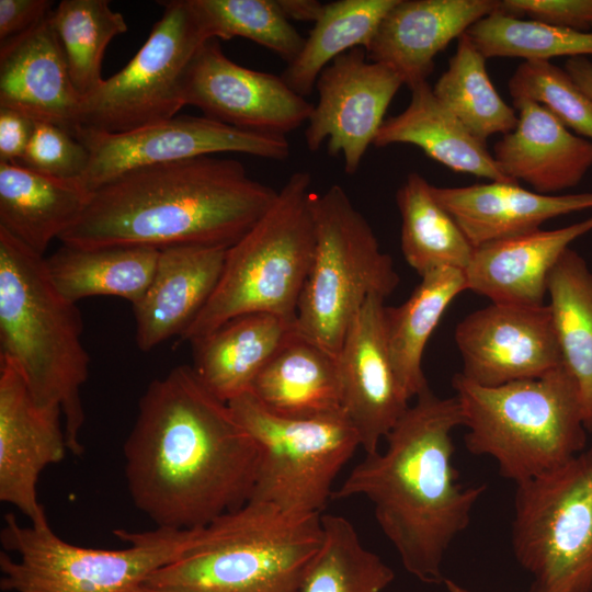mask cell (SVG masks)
<instances>
[{"instance_id":"obj_1","label":"cell","mask_w":592,"mask_h":592,"mask_svg":"<svg viewBox=\"0 0 592 592\" xmlns=\"http://www.w3.org/2000/svg\"><path fill=\"white\" fill-rule=\"evenodd\" d=\"M134 505L156 527H202L249 501L258 446L192 366L153 379L124 444Z\"/></svg>"},{"instance_id":"obj_2","label":"cell","mask_w":592,"mask_h":592,"mask_svg":"<svg viewBox=\"0 0 592 592\" xmlns=\"http://www.w3.org/2000/svg\"><path fill=\"white\" fill-rule=\"evenodd\" d=\"M460 425L457 397L426 388L385 437L386 449L366 454L331 497L367 498L405 569L428 584L444 583L445 554L486 490L458 482L452 432Z\"/></svg>"},{"instance_id":"obj_3","label":"cell","mask_w":592,"mask_h":592,"mask_svg":"<svg viewBox=\"0 0 592 592\" xmlns=\"http://www.w3.org/2000/svg\"><path fill=\"white\" fill-rule=\"evenodd\" d=\"M277 193L230 158L204 156L140 168L92 192L82 215L59 240L76 248H229Z\"/></svg>"},{"instance_id":"obj_4","label":"cell","mask_w":592,"mask_h":592,"mask_svg":"<svg viewBox=\"0 0 592 592\" xmlns=\"http://www.w3.org/2000/svg\"><path fill=\"white\" fill-rule=\"evenodd\" d=\"M82 332L80 311L54 285L45 258L0 229V356L14 364L37 405L61 410L77 456L90 364Z\"/></svg>"},{"instance_id":"obj_5","label":"cell","mask_w":592,"mask_h":592,"mask_svg":"<svg viewBox=\"0 0 592 592\" xmlns=\"http://www.w3.org/2000/svg\"><path fill=\"white\" fill-rule=\"evenodd\" d=\"M321 515L249 500L192 530L183 554L144 583L212 592H294L322 544Z\"/></svg>"},{"instance_id":"obj_6","label":"cell","mask_w":592,"mask_h":592,"mask_svg":"<svg viewBox=\"0 0 592 592\" xmlns=\"http://www.w3.org/2000/svg\"><path fill=\"white\" fill-rule=\"evenodd\" d=\"M465 444L492 457L516 485L547 474L585 448L588 430L577 384L563 366L531 379L487 387L456 373Z\"/></svg>"},{"instance_id":"obj_7","label":"cell","mask_w":592,"mask_h":592,"mask_svg":"<svg viewBox=\"0 0 592 592\" xmlns=\"http://www.w3.org/2000/svg\"><path fill=\"white\" fill-rule=\"evenodd\" d=\"M310 186L309 172L291 174L271 207L228 248L219 282L182 340L193 343L246 314L296 321L316 246Z\"/></svg>"},{"instance_id":"obj_8","label":"cell","mask_w":592,"mask_h":592,"mask_svg":"<svg viewBox=\"0 0 592 592\" xmlns=\"http://www.w3.org/2000/svg\"><path fill=\"white\" fill-rule=\"evenodd\" d=\"M316 246L296 314V332L338 355L369 296L386 299L399 284L392 259L344 189L312 193Z\"/></svg>"},{"instance_id":"obj_9","label":"cell","mask_w":592,"mask_h":592,"mask_svg":"<svg viewBox=\"0 0 592 592\" xmlns=\"http://www.w3.org/2000/svg\"><path fill=\"white\" fill-rule=\"evenodd\" d=\"M128 546L100 549L70 544L45 525H21L12 513L0 533V589L5 592H128L179 558L192 530H117Z\"/></svg>"},{"instance_id":"obj_10","label":"cell","mask_w":592,"mask_h":592,"mask_svg":"<svg viewBox=\"0 0 592 592\" xmlns=\"http://www.w3.org/2000/svg\"><path fill=\"white\" fill-rule=\"evenodd\" d=\"M228 403L259 449L249 500L291 513L321 514L338 474L361 447L345 412L285 415L266 408L250 391Z\"/></svg>"},{"instance_id":"obj_11","label":"cell","mask_w":592,"mask_h":592,"mask_svg":"<svg viewBox=\"0 0 592 592\" xmlns=\"http://www.w3.org/2000/svg\"><path fill=\"white\" fill-rule=\"evenodd\" d=\"M512 547L530 592H592V445L516 485Z\"/></svg>"},{"instance_id":"obj_12","label":"cell","mask_w":592,"mask_h":592,"mask_svg":"<svg viewBox=\"0 0 592 592\" xmlns=\"http://www.w3.org/2000/svg\"><path fill=\"white\" fill-rule=\"evenodd\" d=\"M161 18L130 61L83 99L80 126L124 133L177 115L183 77L208 39L190 0L160 1Z\"/></svg>"},{"instance_id":"obj_13","label":"cell","mask_w":592,"mask_h":592,"mask_svg":"<svg viewBox=\"0 0 592 592\" xmlns=\"http://www.w3.org/2000/svg\"><path fill=\"white\" fill-rule=\"evenodd\" d=\"M73 136L90 155L80 179L90 192L136 169L214 153L238 152L272 160L289 155L285 136L248 132L206 116L175 115L124 133L79 126Z\"/></svg>"},{"instance_id":"obj_14","label":"cell","mask_w":592,"mask_h":592,"mask_svg":"<svg viewBox=\"0 0 592 592\" xmlns=\"http://www.w3.org/2000/svg\"><path fill=\"white\" fill-rule=\"evenodd\" d=\"M185 105L239 129L285 136L308 122L314 105L280 76L230 60L218 39L206 41L183 77Z\"/></svg>"},{"instance_id":"obj_15","label":"cell","mask_w":592,"mask_h":592,"mask_svg":"<svg viewBox=\"0 0 592 592\" xmlns=\"http://www.w3.org/2000/svg\"><path fill=\"white\" fill-rule=\"evenodd\" d=\"M402 84L392 68L368 61L362 47L338 56L316 81L318 102L305 130L307 148L317 151L327 140L329 155L341 153L345 172L354 174Z\"/></svg>"},{"instance_id":"obj_16","label":"cell","mask_w":592,"mask_h":592,"mask_svg":"<svg viewBox=\"0 0 592 592\" xmlns=\"http://www.w3.org/2000/svg\"><path fill=\"white\" fill-rule=\"evenodd\" d=\"M460 374L493 387L538 378L562 365L549 306L491 303L455 329Z\"/></svg>"},{"instance_id":"obj_17","label":"cell","mask_w":592,"mask_h":592,"mask_svg":"<svg viewBox=\"0 0 592 592\" xmlns=\"http://www.w3.org/2000/svg\"><path fill=\"white\" fill-rule=\"evenodd\" d=\"M61 418L59 408L37 405L14 364L0 356V500L31 525L49 523L37 483L42 471L69 451Z\"/></svg>"},{"instance_id":"obj_18","label":"cell","mask_w":592,"mask_h":592,"mask_svg":"<svg viewBox=\"0 0 592 592\" xmlns=\"http://www.w3.org/2000/svg\"><path fill=\"white\" fill-rule=\"evenodd\" d=\"M384 303L375 295L365 300L337 355L342 408L366 454L378 451L410 400L390 360Z\"/></svg>"},{"instance_id":"obj_19","label":"cell","mask_w":592,"mask_h":592,"mask_svg":"<svg viewBox=\"0 0 592 592\" xmlns=\"http://www.w3.org/2000/svg\"><path fill=\"white\" fill-rule=\"evenodd\" d=\"M50 15L29 32L0 43V107L73 135L80 126L83 98L73 86Z\"/></svg>"},{"instance_id":"obj_20","label":"cell","mask_w":592,"mask_h":592,"mask_svg":"<svg viewBox=\"0 0 592 592\" xmlns=\"http://www.w3.org/2000/svg\"><path fill=\"white\" fill-rule=\"evenodd\" d=\"M499 0H397L380 22L366 54L392 68L409 88L426 81L435 56Z\"/></svg>"},{"instance_id":"obj_21","label":"cell","mask_w":592,"mask_h":592,"mask_svg":"<svg viewBox=\"0 0 592 592\" xmlns=\"http://www.w3.org/2000/svg\"><path fill=\"white\" fill-rule=\"evenodd\" d=\"M228 247L177 246L161 249L150 284L133 305L135 341L148 352L189 329L213 295Z\"/></svg>"},{"instance_id":"obj_22","label":"cell","mask_w":592,"mask_h":592,"mask_svg":"<svg viewBox=\"0 0 592 592\" xmlns=\"http://www.w3.org/2000/svg\"><path fill=\"white\" fill-rule=\"evenodd\" d=\"M513 107L517 123L493 147L501 171L540 194L578 185L592 168V141L571 133L534 101H513Z\"/></svg>"},{"instance_id":"obj_23","label":"cell","mask_w":592,"mask_h":592,"mask_svg":"<svg viewBox=\"0 0 592 592\" xmlns=\"http://www.w3.org/2000/svg\"><path fill=\"white\" fill-rule=\"evenodd\" d=\"M591 230L592 216L477 247L465 270L467 289L491 303L544 305L550 272L569 244Z\"/></svg>"},{"instance_id":"obj_24","label":"cell","mask_w":592,"mask_h":592,"mask_svg":"<svg viewBox=\"0 0 592 592\" xmlns=\"http://www.w3.org/2000/svg\"><path fill=\"white\" fill-rule=\"evenodd\" d=\"M431 190L475 248L537 230L558 216L592 209V191L549 195L499 181L456 187L432 185Z\"/></svg>"},{"instance_id":"obj_25","label":"cell","mask_w":592,"mask_h":592,"mask_svg":"<svg viewBox=\"0 0 592 592\" xmlns=\"http://www.w3.org/2000/svg\"><path fill=\"white\" fill-rule=\"evenodd\" d=\"M91 196L79 180L0 162V229L38 255L79 219Z\"/></svg>"},{"instance_id":"obj_26","label":"cell","mask_w":592,"mask_h":592,"mask_svg":"<svg viewBox=\"0 0 592 592\" xmlns=\"http://www.w3.org/2000/svg\"><path fill=\"white\" fill-rule=\"evenodd\" d=\"M295 333V322L282 317L241 315L192 343V367L215 396L228 402L251 389L260 372Z\"/></svg>"},{"instance_id":"obj_27","label":"cell","mask_w":592,"mask_h":592,"mask_svg":"<svg viewBox=\"0 0 592 592\" xmlns=\"http://www.w3.org/2000/svg\"><path fill=\"white\" fill-rule=\"evenodd\" d=\"M409 89L408 106L384 121L373 145H413L454 172L468 173L489 182H514L501 171L486 144L474 137L435 96L428 80Z\"/></svg>"},{"instance_id":"obj_28","label":"cell","mask_w":592,"mask_h":592,"mask_svg":"<svg viewBox=\"0 0 592 592\" xmlns=\"http://www.w3.org/2000/svg\"><path fill=\"white\" fill-rule=\"evenodd\" d=\"M249 391L266 408L285 415L343 410L337 356L297 332L264 366Z\"/></svg>"},{"instance_id":"obj_29","label":"cell","mask_w":592,"mask_h":592,"mask_svg":"<svg viewBox=\"0 0 592 592\" xmlns=\"http://www.w3.org/2000/svg\"><path fill=\"white\" fill-rule=\"evenodd\" d=\"M159 252L149 247L62 244L45 263L56 288L75 304L92 296H116L134 305L152 280Z\"/></svg>"},{"instance_id":"obj_30","label":"cell","mask_w":592,"mask_h":592,"mask_svg":"<svg viewBox=\"0 0 592 592\" xmlns=\"http://www.w3.org/2000/svg\"><path fill=\"white\" fill-rule=\"evenodd\" d=\"M464 291H467L464 271L439 267L421 276L402 305L385 308L390 360L409 399L429 388L422 369L424 349L446 308Z\"/></svg>"},{"instance_id":"obj_31","label":"cell","mask_w":592,"mask_h":592,"mask_svg":"<svg viewBox=\"0 0 592 592\" xmlns=\"http://www.w3.org/2000/svg\"><path fill=\"white\" fill-rule=\"evenodd\" d=\"M547 295L562 364L577 384L592 432V272L570 248L549 274Z\"/></svg>"},{"instance_id":"obj_32","label":"cell","mask_w":592,"mask_h":592,"mask_svg":"<svg viewBox=\"0 0 592 592\" xmlns=\"http://www.w3.org/2000/svg\"><path fill=\"white\" fill-rule=\"evenodd\" d=\"M431 187L421 174L410 172L397 191L402 254L420 276L439 267L465 272L475 247Z\"/></svg>"},{"instance_id":"obj_33","label":"cell","mask_w":592,"mask_h":592,"mask_svg":"<svg viewBox=\"0 0 592 592\" xmlns=\"http://www.w3.org/2000/svg\"><path fill=\"white\" fill-rule=\"evenodd\" d=\"M397 0H338L325 4L283 80L301 96L310 94L320 72L352 48L367 49L380 22Z\"/></svg>"},{"instance_id":"obj_34","label":"cell","mask_w":592,"mask_h":592,"mask_svg":"<svg viewBox=\"0 0 592 592\" xmlns=\"http://www.w3.org/2000/svg\"><path fill=\"white\" fill-rule=\"evenodd\" d=\"M486 58L464 33L456 52L433 88L435 96L478 140L510 133L517 123L516 110L496 90Z\"/></svg>"},{"instance_id":"obj_35","label":"cell","mask_w":592,"mask_h":592,"mask_svg":"<svg viewBox=\"0 0 592 592\" xmlns=\"http://www.w3.org/2000/svg\"><path fill=\"white\" fill-rule=\"evenodd\" d=\"M321 523L322 544L294 592H383L392 582V569L363 545L348 519L326 514Z\"/></svg>"},{"instance_id":"obj_36","label":"cell","mask_w":592,"mask_h":592,"mask_svg":"<svg viewBox=\"0 0 592 592\" xmlns=\"http://www.w3.org/2000/svg\"><path fill=\"white\" fill-rule=\"evenodd\" d=\"M50 19L73 86L86 99L104 81V52L115 36L127 32V23L107 0H62Z\"/></svg>"},{"instance_id":"obj_37","label":"cell","mask_w":592,"mask_h":592,"mask_svg":"<svg viewBox=\"0 0 592 592\" xmlns=\"http://www.w3.org/2000/svg\"><path fill=\"white\" fill-rule=\"evenodd\" d=\"M488 58L550 61L556 57L592 56V32H579L493 12L466 32Z\"/></svg>"},{"instance_id":"obj_38","label":"cell","mask_w":592,"mask_h":592,"mask_svg":"<svg viewBox=\"0 0 592 592\" xmlns=\"http://www.w3.org/2000/svg\"><path fill=\"white\" fill-rule=\"evenodd\" d=\"M208 38L240 36L277 54L287 64L305 39L283 14L276 0H190Z\"/></svg>"},{"instance_id":"obj_39","label":"cell","mask_w":592,"mask_h":592,"mask_svg":"<svg viewBox=\"0 0 592 592\" xmlns=\"http://www.w3.org/2000/svg\"><path fill=\"white\" fill-rule=\"evenodd\" d=\"M508 89L513 101L543 105L568 129L592 141V98L565 68L550 61H523L510 77Z\"/></svg>"},{"instance_id":"obj_40","label":"cell","mask_w":592,"mask_h":592,"mask_svg":"<svg viewBox=\"0 0 592 592\" xmlns=\"http://www.w3.org/2000/svg\"><path fill=\"white\" fill-rule=\"evenodd\" d=\"M89 157L87 147L70 132L48 122L35 121L19 163L47 175L80 181Z\"/></svg>"},{"instance_id":"obj_41","label":"cell","mask_w":592,"mask_h":592,"mask_svg":"<svg viewBox=\"0 0 592 592\" xmlns=\"http://www.w3.org/2000/svg\"><path fill=\"white\" fill-rule=\"evenodd\" d=\"M497 12L579 32H592V0H499Z\"/></svg>"},{"instance_id":"obj_42","label":"cell","mask_w":592,"mask_h":592,"mask_svg":"<svg viewBox=\"0 0 592 592\" xmlns=\"http://www.w3.org/2000/svg\"><path fill=\"white\" fill-rule=\"evenodd\" d=\"M50 0H0V43L37 26L53 12Z\"/></svg>"},{"instance_id":"obj_43","label":"cell","mask_w":592,"mask_h":592,"mask_svg":"<svg viewBox=\"0 0 592 592\" xmlns=\"http://www.w3.org/2000/svg\"><path fill=\"white\" fill-rule=\"evenodd\" d=\"M34 122L27 115L0 107V162H20L31 139Z\"/></svg>"},{"instance_id":"obj_44","label":"cell","mask_w":592,"mask_h":592,"mask_svg":"<svg viewBox=\"0 0 592 592\" xmlns=\"http://www.w3.org/2000/svg\"><path fill=\"white\" fill-rule=\"evenodd\" d=\"M283 14L291 21L314 22L320 18L325 4L317 0H276Z\"/></svg>"},{"instance_id":"obj_45","label":"cell","mask_w":592,"mask_h":592,"mask_svg":"<svg viewBox=\"0 0 592 592\" xmlns=\"http://www.w3.org/2000/svg\"><path fill=\"white\" fill-rule=\"evenodd\" d=\"M565 70L592 98V60L584 56L568 58Z\"/></svg>"},{"instance_id":"obj_46","label":"cell","mask_w":592,"mask_h":592,"mask_svg":"<svg viewBox=\"0 0 592 592\" xmlns=\"http://www.w3.org/2000/svg\"><path fill=\"white\" fill-rule=\"evenodd\" d=\"M128 592H212V591L182 589V588H162V587H152V585L143 583L138 587L133 588Z\"/></svg>"},{"instance_id":"obj_47","label":"cell","mask_w":592,"mask_h":592,"mask_svg":"<svg viewBox=\"0 0 592 592\" xmlns=\"http://www.w3.org/2000/svg\"><path fill=\"white\" fill-rule=\"evenodd\" d=\"M444 584H445L446 590L448 592H474L471 590H468V589L459 585L458 583H456L455 581H453L451 579H445Z\"/></svg>"}]
</instances>
